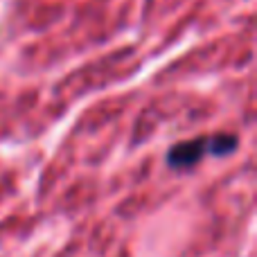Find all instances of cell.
Listing matches in <instances>:
<instances>
[{"label":"cell","mask_w":257,"mask_h":257,"mask_svg":"<svg viewBox=\"0 0 257 257\" xmlns=\"http://www.w3.org/2000/svg\"><path fill=\"white\" fill-rule=\"evenodd\" d=\"M239 147V138L235 133H214V136H201L194 140L178 142L167 151V165L172 169H190L203 160V156L226 158L235 154Z\"/></svg>","instance_id":"6da1fadb"}]
</instances>
